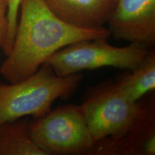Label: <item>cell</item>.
I'll use <instances>...</instances> for the list:
<instances>
[{"mask_svg":"<svg viewBox=\"0 0 155 155\" xmlns=\"http://www.w3.org/2000/svg\"><path fill=\"white\" fill-rule=\"evenodd\" d=\"M93 141L90 154L145 155L155 137L154 105L131 101L114 81L88 88L82 104Z\"/></svg>","mask_w":155,"mask_h":155,"instance_id":"6da1fadb","label":"cell"},{"mask_svg":"<svg viewBox=\"0 0 155 155\" xmlns=\"http://www.w3.org/2000/svg\"><path fill=\"white\" fill-rule=\"evenodd\" d=\"M12 46L0 68L9 83L34 74L52 55L65 46L86 40L111 38L106 27L80 28L65 22L42 0H21Z\"/></svg>","mask_w":155,"mask_h":155,"instance_id":"7a4b0ae2","label":"cell"},{"mask_svg":"<svg viewBox=\"0 0 155 155\" xmlns=\"http://www.w3.org/2000/svg\"><path fill=\"white\" fill-rule=\"evenodd\" d=\"M82 79L80 73L59 76L44 63L24 80L8 84L0 82V124L27 116L42 117L56 100L71 96Z\"/></svg>","mask_w":155,"mask_h":155,"instance_id":"3957f363","label":"cell"},{"mask_svg":"<svg viewBox=\"0 0 155 155\" xmlns=\"http://www.w3.org/2000/svg\"><path fill=\"white\" fill-rule=\"evenodd\" d=\"M149 46L131 43L125 47L110 45L107 39L86 40L65 46L45 62L59 76L104 67L134 69L151 51Z\"/></svg>","mask_w":155,"mask_h":155,"instance_id":"277c9868","label":"cell"},{"mask_svg":"<svg viewBox=\"0 0 155 155\" xmlns=\"http://www.w3.org/2000/svg\"><path fill=\"white\" fill-rule=\"evenodd\" d=\"M35 143L47 155L90 154L93 141L81 105L60 106L30 122Z\"/></svg>","mask_w":155,"mask_h":155,"instance_id":"5b68a950","label":"cell"},{"mask_svg":"<svg viewBox=\"0 0 155 155\" xmlns=\"http://www.w3.org/2000/svg\"><path fill=\"white\" fill-rule=\"evenodd\" d=\"M111 37L131 43H155V0H114L107 21Z\"/></svg>","mask_w":155,"mask_h":155,"instance_id":"8992f818","label":"cell"},{"mask_svg":"<svg viewBox=\"0 0 155 155\" xmlns=\"http://www.w3.org/2000/svg\"><path fill=\"white\" fill-rule=\"evenodd\" d=\"M55 16L80 28L94 29L107 23L114 0H42Z\"/></svg>","mask_w":155,"mask_h":155,"instance_id":"52a82bcc","label":"cell"},{"mask_svg":"<svg viewBox=\"0 0 155 155\" xmlns=\"http://www.w3.org/2000/svg\"><path fill=\"white\" fill-rule=\"evenodd\" d=\"M30 122L25 117L0 124V155H47L32 139Z\"/></svg>","mask_w":155,"mask_h":155,"instance_id":"ba28073f","label":"cell"},{"mask_svg":"<svg viewBox=\"0 0 155 155\" xmlns=\"http://www.w3.org/2000/svg\"><path fill=\"white\" fill-rule=\"evenodd\" d=\"M114 81L119 91L131 101H138L155 88V53H149L134 69Z\"/></svg>","mask_w":155,"mask_h":155,"instance_id":"9c48e42d","label":"cell"},{"mask_svg":"<svg viewBox=\"0 0 155 155\" xmlns=\"http://www.w3.org/2000/svg\"><path fill=\"white\" fill-rule=\"evenodd\" d=\"M21 0H8V33H7V40L2 48L5 55H8L10 51L12 46L13 41L16 32L17 21L19 17V7H20Z\"/></svg>","mask_w":155,"mask_h":155,"instance_id":"30bf717a","label":"cell"},{"mask_svg":"<svg viewBox=\"0 0 155 155\" xmlns=\"http://www.w3.org/2000/svg\"><path fill=\"white\" fill-rule=\"evenodd\" d=\"M8 0H0V49L3 48L8 33Z\"/></svg>","mask_w":155,"mask_h":155,"instance_id":"8fae6325","label":"cell"}]
</instances>
